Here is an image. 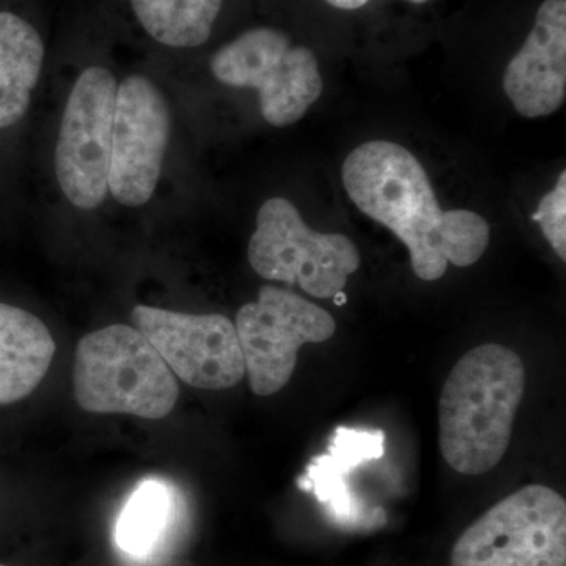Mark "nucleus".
I'll return each instance as SVG.
<instances>
[{"mask_svg":"<svg viewBox=\"0 0 566 566\" xmlns=\"http://www.w3.org/2000/svg\"><path fill=\"white\" fill-rule=\"evenodd\" d=\"M342 180L353 203L408 248L424 282L439 281L449 264L479 262L490 244V223L474 211L442 210L422 163L395 142L370 140L349 153Z\"/></svg>","mask_w":566,"mask_h":566,"instance_id":"1","label":"nucleus"},{"mask_svg":"<svg viewBox=\"0 0 566 566\" xmlns=\"http://www.w3.org/2000/svg\"><path fill=\"white\" fill-rule=\"evenodd\" d=\"M526 389V368L513 349L476 346L447 376L439 400V447L450 468L482 475L501 463Z\"/></svg>","mask_w":566,"mask_h":566,"instance_id":"2","label":"nucleus"},{"mask_svg":"<svg viewBox=\"0 0 566 566\" xmlns=\"http://www.w3.org/2000/svg\"><path fill=\"white\" fill-rule=\"evenodd\" d=\"M74 397L84 411L159 420L180 397L177 378L133 326L112 324L84 335L74 359Z\"/></svg>","mask_w":566,"mask_h":566,"instance_id":"3","label":"nucleus"},{"mask_svg":"<svg viewBox=\"0 0 566 566\" xmlns=\"http://www.w3.org/2000/svg\"><path fill=\"white\" fill-rule=\"evenodd\" d=\"M216 80L259 92L264 120L283 128L300 122L323 93L318 59L281 29L259 25L211 57Z\"/></svg>","mask_w":566,"mask_h":566,"instance_id":"4","label":"nucleus"},{"mask_svg":"<svg viewBox=\"0 0 566 566\" xmlns=\"http://www.w3.org/2000/svg\"><path fill=\"white\" fill-rule=\"evenodd\" d=\"M248 256L260 277L297 285L316 300L344 293L360 266L359 249L348 237L315 232L282 197L266 200L256 212Z\"/></svg>","mask_w":566,"mask_h":566,"instance_id":"5","label":"nucleus"},{"mask_svg":"<svg viewBox=\"0 0 566 566\" xmlns=\"http://www.w3.org/2000/svg\"><path fill=\"white\" fill-rule=\"evenodd\" d=\"M452 566H566V502L553 488L506 495L453 546Z\"/></svg>","mask_w":566,"mask_h":566,"instance_id":"6","label":"nucleus"},{"mask_svg":"<svg viewBox=\"0 0 566 566\" xmlns=\"http://www.w3.org/2000/svg\"><path fill=\"white\" fill-rule=\"evenodd\" d=\"M234 327L249 385L259 397H270L289 385L305 344H323L335 334L329 312L300 294L270 285L238 311Z\"/></svg>","mask_w":566,"mask_h":566,"instance_id":"7","label":"nucleus"},{"mask_svg":"<svg viewBox=\"0 0 566 566\" xmlns=\"http://www.w3.org/2000/svg\"><path fill=\"white\" fill-rule=\"evenodd\" d=\"M117 81L103 66L82 71L70 93L55 147V175L81 210L99 207L109 192Z\"/></svg>","mask_w":566,"mask_h":566,"instance_id":"8","label":"nucleus"},{"mask_svg":"<svg viewBox=\"0 0 566 566\" xmlns=\"http://www.w3.org/2000/svg\"><path fill=\"white\" fill-rule=\"evenodd\" d=\"M134 327L159 353L175 378L203 390L232 389L244 378L237 327L221 314L193 315L136 305Z\"/></svg>","mask_w":566,"mask_h":566,"instance_id":"9","label":"nucleus"},{"mask_svg":"<svg viewBox=\"0 0 566 566\" xmlns=\"http://www.w3.org/2000/svg\"><path fill=\"white\" fill-rule=\"evenodd\" d=\"M169 139L170 111L161 91L147 77H125L117 88L109 169V192L118 203L136 208L151 199Z\"/></svg>","mask_w":566,"mask_h":566,"instance_id":"10","label":"nucleus"},{"mask_svg":"<svg viewBox=\"0 0 566 566\" xmlns=\"http://www.w3.org/2000/svg\"><path fill=\"white\" fill-rule=\"evenodd\" d=\"M504 91L517 114L547 117L566 98V0H543L534 24L504 73Z\"/></svg>","mask_w":566,"mask_h":566,"instance_id":"11","label":"nucleus"},{"mask_svg":"<svg viewBox=\"0 0 566 566\" xmlns=\"http://www.w3.org/2000/svg\"><path fill=\"white\" fill-rule=\"evenodd\" d=\"M186 502L170 480L148 476L134 488L114 528L115 546L134 560L151 562L180 535Z\"/></svg>","mask_w":566,"mask_h":566,"instance_id":"12","label":"nucleus"},{"mask_svg":"<svg viewBox=\"0 0 566 566\" xmlns=\"http://www.w3.org/2000/svg\"><path fill=\"white\" fill-rule=\"evenodd\" d=\"M385 444L382 430L338 427L327 452L312 458L305 474L297 479V486L314 493L338 521L356 520L360 505L349 488V476L359 465L382 458Z\"/></svg>","mask_w":566,"mask_h":566,"instance_id":"13","label":"nucleus"},{"mask_svg":"<svg viewBox=\"0 0 566 566\" xmlns=\"http://www.w3.org/2000/svg\"><path fill=\"white\" fill-rule=\"evenodd\" d=\"M54 354V337L39 316L0 303V406L29 397L50 370Z\"/></svg>","mask_w":566,"mask_h":566,"instance_id":"14","label":"nucleus"},{"mask_svg":"<svg viewBox=\"0 0 566 566\" xmlns=\"http://www.w3.org/2000/svg\"><path fill=\"white\" fill-rule=\"evenodd\" d=\"M43 62L39 31L24 18L0 11V128L17 125L24 117Z\"/></svg>","mask_w":566,"mask_h":566,"instance_id":"15","label":"nucleus"},{"mask_svg":"<svg viewBox=\"0 0 566 566\" xmlns=\"http://www.w3.org/2000/svg\"><path fill=\"white\" fill-rule=\"evenodd\" d=\"M145 32L164 46L192 50L211 36L223 0H129Z\"/></svg>","mask_w":566,"mask_h":566,"instance_id":"16","label":"nucleus"},{"mask_svg":"<svg viewBox=\"0 0 566 566\" xmlns=\"http://www.w3.org/2000/svg\"><path fill=\"white\" fill-rule=\"evenodd\" d=\"M547 243L562 262L566 260V172L558 175L553 191L546 193L534 214Z\"/></svg>","mask_w":566,"mask_h":566,"instance_id":"17","label":"nucleus"},{"mask_svg":"<svg viewBox=\"0 0 566 566\" xmlns=\"http://www.w3.org/2000/svg\"><path fill=\"white\" fill-rule=\"evenodd\" d=\"M324 2L335 10L357 11L370 6L375 0H324ZM405 2L415 3V6H424V3L431 2V0H405Z\"/></svg>","mask_w":566,"mask_h":566,"instance_id":"18","label":"nucleus"},{"mask_svg":"<svg viewBox=\"0 0 566 566\" xmlns=\"http://www.w3.org/2000/svg\"><path fill=\"white\" fill-rule=\"evenodd\" d=\"M0 566H7V565H2V564H0Z\"/></svg>","mask_w":566,"mask_h":566,"instance_id":"19","label":"nucleus"}]
</instances>
